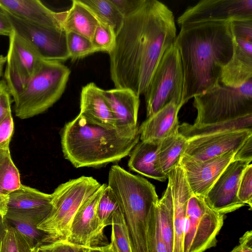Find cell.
Returning <instances> with one entry per match:
<instances>
[{"label": "cell", "instance_id": "681fc988", "mask_svg": "<svg viewBox=\"0 0 252 252\" xmlns=\"http://www.w3.org/2000/svg\"><path fill=\"white\" fill-rule=\"evenodd\" d=\"M6 61V56H3L2 55H0V78L3 74V68L5 64Z\"/></svg>", "mask_w": 252, "mask_h": 252}, {"label": "cell", "instance_id": "8992f818", "mask_svg": "<svg viewBox=\"0 0 252 252\" xmlns=\"http://www.w3.org/2000/svg\"><path fill=\"white\" fill-rule=\"evenodd\" d=\"M101 186L93 177L82 176L60 185L54 190L51 194L52 209L37 226L48 234L50 243L67 239L77 210Z\"/></svg>", "mask_w": 252, "mask_h": 252}, {"label": "cell", "instance_id": "44dd1931", "mask_svg": "<svg viewBox=\"0 0 252 252\" xmlns=\"http://www.w3.org/2000/svg\"><path fill=\"white\" fill-rule=\"evenodd\" d=\"M0 5L8 13L31 23L63 31L65 11H53L40 0H0Z\"/></svg>", "mask_w": 252, "mask_h": 252}, {"label": "cell", "instance_id": "6da1fadb", "mask_svg": "<svg viewBox=\"0 0 252 252\" xmlns=\"http://www.w3.org/2000/svg\"><path fill=\"white\" fill-rule=\"evenodd\" d=\"M176 27L173 12L157 0H143L125 18L109 53L111 79L115 88L144 94L163 55L174 42Z\"/></svg>", "mask_w": 252, "mask_h": 252}, {"label": "cell", "instance_id": "836d02e7", "mask_svg": "<svg viewBox=\"0 0 252 252\" xmlns=\"http://www.w3.org/2000/svg\"><path fill=\"white\" fill-rule=\"evenodd\" d=\"M66 42L69 57L73 61L97 52L91 40L81 35L67 32Z\"/></svg>", "mask_w": 252, "mask_h": 252}, {"label": "cell", "instance_id": "52a82bcc", "mask_svg": "<svg viewBox=\"0 0 252 252\" xmlns=\"http://www.w3.org/2000/svg\"><path fill=\"white\" fill-rule=\"evenodd\" d=\"M197 116L193 125H207L252 114V79L238 87L221 83L193 97Z\"/></svg>", "mask_w": 252, "mask_h": 252}, {"label": "cell", "instance_id": "d6986e66", "mask_svg": "<svg viewBox=\"0 0 252 252\" xmlns=\"http://www.w3.org/2000/svg\"><path fill=\"white\" fill-rule=\"evenodd\" d=\"M103 94L114 117L115 128L127 136L139 134V96L129 89L122 88L103 90Z\"/></svg>", "mask_w": 252, "mask_h": 252}, {"label": "cell", "instance_id": "4316f807", "mask_svg": "<svg viewBox=\"0 0 252 252\" xmlns=\"http://www.w3.org/2000/svg\"><path fill=\"white\" fill-rule=\"evenodd\" d=\"M187 146L188 140L180 133L168 137L159 143L158 162L161 169L167 177L180 164Z\"/></svg>", "mask_w": 252, "mask_h": 252}, {"label": "cell", "instance_id": "7402d4cb", "mask_svg": "<svg viewBox=\"0 0 252 252\" xmlns=\"http://www.w3.org/2000/svg\"><path fill=\"white\" fill-rule=\"evenodd\" d=\"M181 108L170 102L157 113L147 118L139 127L141 141L160 142L179 133L178 113Z\"/></svg>", "mask_w": 252, "mask_h": 252}, {"label": "cell", "instance_id": "bcb514c9", "mask_svg": "<svg viewBox=\"0 0 252 252\" xmlns=\"http://www.w3.org/2000/svg\"><path fill=\"white\" fill-rule=\"evenodd\" d=\"M7 224L4 216H0V249L6 233Z\"/></svg>", "mask_w": 252, "mask_h": 252}, {"label": "cell", "instance_id": "2e32d148", "mask_svg": "<svg viewBox=\"0 0 252 252\" xmlns=\"http://www.w3.org/2000/svg\"><path fill=\"white\" fill-rule=\"evenodd\" d=\"M53 208L52 195L22 184L8 194L4 218L28 222L37 226L49 214Z\"/></svg>", "mask_w": 252, "mask_h": 252}, {"label": "cell", "instance_id": "60d3db41", "mask_svg": "<svg viewBox=\"0 0 252 252\" xmlns=\"http://www.w3.org/2000/svg\"><path fill=\"white\" fill-rule=\"evenodd\" d=\"M122 15L126 18L134 13L143 0H110Z\"/></svg>", "mask_w": 252, "mask_h": 252}, {"label": "cell", "instance_id": "ac0fdd59", "mask_svg": "<svg viewBox=\"0 0 252 252\" xmlns=\"http://www.w3.org/2000/svg\"><path fill=\"white\" fill-rule=\"evenodd\" d=\"M252 135V129H244L193 137L188 140L185 155L205 160L227 152L236 153Z\"/></svg>", "mask_w": 252, "mask_h": 252}, {"label": "cell", "instance_id": "83f0119b", "mask_svg": "<svg viewBox=\"0 0 252 252\" xmlns=\"http://www.w3.org/2000/svg\"><path fill=\"white\" fill-rule=\"evenodd\" d=\"M155 212L161 237L170 252H173V202L170 184L155 207Z\"/></svg>", "mask_w": 252, "mask_h": 252}, {"label": "cell", "instance_id": "5bb4252c", "mask_svg": "<svg viewBox=\"0 0 252 252\" xmlns=\"http://www.w3.org/2000/svg\"><path fill=\"white\" fill-rule=\"evenodd\" d=\"M251 162L233 159L229 163L204 197L210 208L224 215L245 205L238 199L237 193L242 174Z\"/></svg>", "mask_w": 252, "mask_h": 252}, {"label": "cell", "instance_id": "d590c367", "mask_svg": "<svg viewBox=\"0 0 252 252\" xmlns=\"http://www.w3.org/2000/svg\"><path fill=\"white\" fill-rule=\"evenodd\" d=\"M7 224L6 233L2 242L0 252H32L33 249L25 239L7 222Z\"/></svg>", "mask_w": 252, "mask_h": 252}, {"label": "cell", "instance_id": "277c9868", "mask_svg": "<svg viewBox=\"0 0 252 252\" xmlns=\"http://www.w3.org/2000/svg\"><path fill=\"white\" fill-rule=\"evenodd\" d=\"M108 186L118 202L128 232L132 252H149L148 225L158 198L149 181L118 165L111 166Z\"/></svg>", "mask_w": 252, "mask_h": 252}, {"label": "cell", "instance_id": "9c48e42d", "mask_svg": "<svg viewBox=\"0 0 252 252\" xmlns=\"http://www.w3.org/2000/svg\"><path fill=\"white\" fill-rule=\"evenodd\" d=\"M224 215L210 208L203 197L192 193L187 205L184 252H204L215 247Z\"/></svg>", "mask_w": 252, "mask_h": 252}, {"label": "cell", "instance_id": "d4e9b609", "mask_svg": "<svg viewBox=\"0 0 252 252\" xmlns=\"http://www.w3.org/2000/svg\"><path fill=\"white\" fill-rule=\"evenodd\" d=\"M99 22L90 10L80 0H73L70 8L65 11L63 29L73 32L91 40Z\"/></svg>", "mask_w": 252, "mask_h": 252}, {"label": "cell", "instance_id": "b9f144b4", "mask_svg": "<svg viewBox=\"0 0 252 252\" xmlns=\"http://www.w3.org/2000/svg\"><path fill=\"white\" fill-rule=\"evenodd\" d=\"M10 96L5 81L0 80V121L11 112Z\"/></svg>", "mask_w": 252, "mask_h": 252}, {"label": "cell", "instance_id": "3957f363", "mask_svg": "<svg viewBox=\"0 0 252 252\" xmlns=\"http://www.w3.org/2000/svg\"><path fill=\"white\" fill-rule=\"evenodd\" d=\"M139 140V134L126 136L79 114L64 125L61 133L63 156L76 168L102 167L118 161L130 154Z\"/></svg>", "mask_w": 252, "mask_h": 252}, {"label": "cell", "instance_id": "7bdbcfd3", "mask_svg": "<svg viewBox=\"0 0 252 252\" xmlns=\"http://www.w3.org/2000/svg\"><path fill=\"white\" fill-rule=\"evenodd\" d=\"M233 160H252V135L250 136L235 153Z\"/></svg>", "mask_w": 252, "mask_h": 252}, {"label": "cell", "instance_id": "c3c4849f", "mask_svg": "<svg viewBox=\"0 0 252 252\" xmlns=\"http://www.w3.org/2000/svg\"><path fill=\"white\" fill-rule=\"evenodd\" d=\"M88 252H115L112 245L109 244L104 246L89 248Z\"/></svg>", "mask_w": 252, "mask_h": 252}, {"label": "cell", "instance_id": "f1b7e54d", "mask_svg": "<svg viewBox=\"0 0 252 252\" xmlns=\"http://www.w3.org/2000/svg\"><path fill=\"white\" fill-rule=\"evenodd\" d=\"M80 0L90 10L99 22L109 25L117 34L125 18L110 0Z\"/></svg>", "mask_w": 252, "mask_h": 252}, {"label": "cell", "instance_id": "7dc6e473", "mask_svg": "<svg viewBox=\"0 0 252 252\" xmlns=\"http://www.w3.org/2000/svg\"><path fill=\"white\" fill-rule=\"evenodd\" d=\"M8 195L0 194V216H5L7 212Z\"/></svg>", "mask_w": 252, "mask_h": 252}, {"label": "cell", "instance_id": "5b68a950", "mask_svg": "<svg viewBox=\"0 0 252 252\" xmlns=\"http://www.w3.org/2000/svg\"><path fill=\"white\" fill-rule=\"evenodd\" d=\"M70 72L61 62L43 60L37 73L13 98L15 115L26 119L48 110L63 95Z\"/></svg>", "mask_w": 252, "mask_h": 252}, {"label": "cell", "instance_id": "30bf717a", "mask_svg": "<svg viewBox=\"0 0 252 252\" xmlns=\"http://www.w3.org/2000/svg\"><path fill=\"white\" fill-rule=\"evenodd\" d=\"M8 37L4 77L13 99L37 73L44 60L31 44L14 30Z\"/></svg>", "mask_w": 252, "mask_h": 252}, {"label": "cell", "instance_id": "4fadbf2b", "mask_svg": "<svg viewBox=\"0 0 252 252\" xmlns=\"http://www.w3.org/2000/svg\"><path fill=\"white\" fill-rule=\"evenodd\" d=\"M252 19V0H203L187 8L178 18L180 27L186 24Z\"/></svg>", "mask_w": 252, "mask_h": 252}, {"label": "cell", "instance_id": "ffe728a7", "mask_svg": "<svg viewBox=\"0 0 252 252\" xmlns=\"http://www.w3.org/2000/svg\"><path fill=\"white\" fill-rule=\"evenodd\" d=\"M173 202V252H184V235L188 200L192 192L179 164L168 175Z\"/></svg>", "mask_w": 252, "mask_h": 252}, {"label": "cell", "instance_id": "8d00e7d4", "mask_svg": "<svg viewBox=\"0 0 252 252\" xmlns=\"http://www.w3.org/2000/svg\"><path fill=\"white\" fill-rule=\"evenodd\" d=\"M147 242L149 252H170L161 237L155 208L150 215L148 222Z\"/></svg>", "mask_w": 252, "mask_h": 252}, {"label": "cell", "instance_id": "74e56055", "mask_svg": "<svg viewBox=\"0 0 252 252\" xmlns=\"http://www.w3.org/2000/svg\"><path fill=\"white\" fill-rule=\"evenodd\" d=\"M237 196L245 205L252 208V164H249L244 170L241 177Z\"/></svg>", "mask_w": 252, "mask_h": 252}, {"label": "cell", "instance_id": "cb8c5ba5", "mask_svg": "<svg viewBox=\"0 0 252 252\" xmlns=\"http://www.w3.org/2000/svg\"><path fill=\"white\" fill-rule=\"evenodd\" d=\"M159 143L138 142L129 154L128 162L129 169L140 175L160 182L167 179L168 177L162 172L158 162Z\"/></svg>", "mask_w": 252, "mask_h": 252}, {"label": "cell", "instance_id": "f546056e", "mask_svg": "<svg viewBox=\"0 0 252 252\" xmlns=\"http://www.w3.org/2000/svg\"><path fill=\"white\" fill-rule=\"evenodd\" d=\"M22 185L19 171L9 149H0V194L7 195Z\"/></svg>", "mask_w": 252, "mask_h": 252}, {"label": "cell", "instance_id": "8fae6325", "mask_svg": "<svg viewBox=\"0 0 252 252\" xmlns=\"http://www.w3.org/2000/svg\"><path fill=\"white\" fill-rule=\"evenodd\" d=\"M230 23L233 53L223 69L220 83L238 87L252 79V19H234Z\"/></svg>", "mask_w": 252, "mask_h": 252}, {"label": "cell", "instance_id": "484cf974", "mask_svg": "<svg viewBox=\"0 0 252 252\" xmlns=\"http://www.w3.org/2000/svg\"><path fill=\"white\" fill-rule=\"evenodd\" d=\"M244 129L252 130V114L211 124L195 125L184 123L179 126V132L189 140L195 137Z\"/></svg>", "mask_w": 252, "mask_h": 252}, {"label": "cell", "instance_id": "1f68e13d", "mask_svg": "<svg viewBox=\"0 0 252 252\" xmlns=\"http://www.w3.org/2000/svg\"><path fill=\"white\" fill-rule=\"evenodd\" d=\"M119 210V204L113 192L106 184L96 208L97 218L101 227L104 229L107 226L111 225L114 215Z\"/></svg>", "mask_w": 252, "mask_h": 252}, {"label": "cell", "instance_id": "603a6c76", "mask_svg": "<svg viewBox=\"0 0 252 252\" xmlns=\"http://www.w3.org/2000/svg\"><path fill=\"white\" fill-rule=\"evenodd\" d=\"M80 109L79 114L90 121L107 128H115V120L104 97L103 90L94 83L82 87Z\"/></svg>", "mask_w": 252, "mask_h": 252}, {"label": "cell", "instance_id": "f6af8a7d", "mask_svg": "<svg viewBox=\"0 0 252 252\" xmlns=\"http://www.w3.org/2000/svg\"><path fill=\"white\" fill-rule=\"evenodd\" d=\"M13 31L5 11L0 5V35L9 36Z\"/></svg>", "mask_w": 252, "mask_h": 252}, {"label": "cell", "instance_id": "ab89813d", "mask_svg": "<svg viewBox=\"0 0 252 252\" xmlns=\"http://www.w3.org/2000/svg\"><path fill=\"white\" fill-rule=\"evenodd\" d=\"M13 131V119L10 112L0 121V149H9Z\"/></svg>", "mask_w": 252, "mask_h": 252}, {"label": "cell", "instance_id": "7a4b0ae2", "mask_svg": "<svg viewBox=\"0 0 252 252\" xmlns=\"http://www.w3.org/2000/svg\"><path fill=\"white\" fill-rule=\"evenodd\" d=\"M175 43L182 63L183 106L220 82L231 60L234 40L230 21L191 23L180 27Z\"/></svg>", "mask_w": 252, "mask_h": 252}, {"label": "cell", "instance_id": "e0dca14e", "mask_svg": "<svg viewBox=\"0 0 252 252\" xmlns=\"http://www.w3.org/2000/svg\"><path fill=\"white\" fill-rule=\"evenodd\" d=\"M235 153L229 152L205 160H195L184 155L180 165L192 193L204 198Z\"/></svg>", "mask_w": 252, "mask_h": 252}, {"label": "cell", "instance_id": "7c38bea8", "mask_svg": "<svg viewBox=\"0 0 252 252\" xmlns=\"http://www.w3.org/2000/svg\"><path fill=\"white\" fill-rule=\"evenodd\" d=\"M5 12L13 30L31 44L44 60L62 62L69 59L65 32L35 25Z\"/></svg>", "mask_w": 252, "mask_h": 252}, {"label": "cell", "instance_id": "f35d334b", "mask_svg": "<svg viewBox=\"0 0 252 252\" xmlns=\"http://www.w3.org/2000/svg\"><path fill=\"white\" fill-rule=\"evenodd\" d=\"M46 252H88V248L61 239L40 247Z\"/></svg>", "mask_w": 252, "mask_h": 252}, {"label": "cell", "instance_id": "ee69618b", "mask_svg": "<svg viewBox=\"0 0 252 252\" xmlns=\"http://www.w3.org/2000/svg\"><path fill=\"white\" fill-rule=\"evenodd\" d=\"M230 252H252V231L248 230L240 238L239 245Z\"/></svg>", "mask_w": 252, "mask_h": 252}, {"label": "cell", "instance_id": "d6a6232c", "mask_svg": "<svg viewBox=\"0 0 252 252\" xmlns=\"http://www.w3.org/2000/svg\"><path fill=\"white\" fill-rule=\"evenodd\" d=\"M111 225L110 244L115 252H132L128 232L120 209L114 215Z\"/></svg>", "mask_w": 252, "mask_h": 252}, {"label": "cell", "instance_id": "4dcf8cb0", "mask_svg": "<svg viewBox=\"0 0 252 252\" xmlns=\"http://www.w3.org/2000/svg\"><path fill=\"white\" fill-rule=\"evenodd\" d=\"M5 219L7 223L21 235L32 249L50 243L48 234L39 229L36 225L18 220Z\"/></svg>", "mask_w": 252, "mask_h": 252}, {"label": "cell", "instance_id": "f907efd6", "mask_svg": "<svg viewBox=\"0 0 252 252\" xmlns=\"http://www.w3.org/2000/svg\"><path fill=\"white\" fill-rule=\"evenodd\" d=\"M32 252H46L45 251L42 250L41 248L39 247H37L36 248L33 249L32 250Z\"/></svg>", "mask_w": 252, "mask_h": 252}, {"label": "cell", "instance_id": "9a60e30c", "mask_svg": "<svg viewBox=\"0 0 252 252\" xmlns=\"http://www.w3.org/2000/svg\"><path fill=\"white\" fill-rule=\"evenodd\" d=\"M106 184L101 187L77 210L71 225L69 242L89 248L109 244L96 215L97 204Z\"/></svg>", "mask_w": 252, "mask_h": 252}, {"label": "cell", "instance_id": "ba28073f", "mask_svg": "<svg viewBox=\"0 0 252 252\" xmlns=\"http://www.w3.org/2000/svg\"><path fill=\"white\" fill-rule=\"evenodd\" d=\"M184 83L183 70L175 42L160 60L144 94L148 118L170 102L181 108Z\"/></svg>", "mask_w": 252, "mask_h": 252}, {"label": "cell", "instance_id": "e575fe53", "mask_svg": "<svg viewBox=\"0 0 252 252\" xmlns=\"http://www.w3.org/2000/svg\"><path fill=\"white\" fill-rule=\"evenodd\" d=\"M116 36V33L112 28L99 22L91 41L97 52H105L109 54L114 47Z\"/></svg>", "mask_w": 252, "mask_h": 252}]
</instances>
